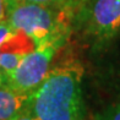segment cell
Listing matches in <instances>:
<instances>
[{
  "mask_svg": "<svg viewBox=\"0 0 120 120\" xmlns=\"http://www.w3.org/2000/svg\"><path fill=\"white\" fill-rule=\"evenodd\" d=\"M27 104L38 120H80V74L72 68L49 71Z\"/></svg>",
  "mask_w": 120,
  "mask_h": 120,
  "instance_id": "6da1fadb",
  "label": "cell"
},
{
  "mask_svg": "<svg viewBox=\"0 0 120 120\" xmlns=\"http://www.w3.org/2000/svg\"><path fill=\"white\" fill-rule=\"evenodd\" d=\"M8 22L23 32L34 42L36 47L54 44L56 34L63 30V16L49 9L45 4L20 0L10 6Z\"/></svg>",
  "mask_w": 120,
  "mask_h": 120,
  "instance_id": "7a4b0ae2",
  "label": "cell"
},
{
  "mask_svg": "<svg viewBox=\"0 0 120 120\" xmlns=\"http://www.w3.org/2000/svg\"><path fill=\"white\" fill-rule=\"evenodd\" d=\"M54 53V44H45L25 54L17 66L5 72V83L19 93L30 96L49 72Z\"/></svg>",
  "mask_w": 120,
  "mask_h": 120,
  "instance_id": "3957f363",
  "label": "cell"
},
{
  "mask_svg": "<svg viewBox=\"0 0 120 120\" xmlns=\"http://www.w3.org/2000/svg\"><path fill=\"white\" fill-rule=\"evenodd\" d=\"M92 23L104 34L120 28V0H96L92 8Z\"/></svg>",
  "mask_w": 120,
  "mask_h": 120,
  "instance_id": "277c9868",
  "label": "cell"
},
{
  "mask_svg": "<svg viewBox=\"0 0 120 120\" xmlns=\"http://www.w3.org/2000/svg\"><path fill=\"white\" fill-rule=\"evenodd\" d=\"M28 96L19 93L5 83L0 85V120H10L23 109Z\"/></svg>",
  "mask_w": 120,
  "mask_h": 120,
  "instance_id": "5b68a950",
  "label": "cell"
},
{
  "mask_svg": "<svg viewBox=\"0 0 120 120\" xmlns=\"http://www.w3.org/2000/svg\"><path fill=\"white\" fill-rule=\"evenodd\" d=\"M14 27L8 22V20H4L0 22V44H3L9 38V36L14 32Z\"/></svg>",
  "mask_w": 120,
  "mask_h": 120,
  "instance_id": "8992f818",
  "label": "cell"
},
{
  "mask_svg": "<svg viewBox=\"0 0 120 120\" xmlns=\"http://www.w3.org/2000/svg\"><path fill=\"white\" fill-rule=\"evenodd\" d=\"M10 120H38V119L34 115H32L28 109H22Z\"/></svg>",
  "mask_w": 120,
  "mask_h": 120,
  "instance_id": "52a82bcc",
  "label": "cell"
},
{
  "mask_svg": "<svg viewBox=\"0 0 120 120\" xmlns=\"http://www.w3.org/2000/svg\"><path fill=\"white\" fill-rule=\"evenodd\" d=\"M6 10H8L6 0H0V22L4 21L6 17Z\"/></svg>",
  "mask_w": 120,
  "mask_h": 120,
  "instance_id": "ba28073f",
  "label": "cell"
},
{
  "mask_svg": "<svg viewBox=\"0 0 120 120\" xmlns=\"http://www.w3.org/2000/svg\"><path fill=\"white\" fill-rule=\"evenodd\" d=\"M22 1H28V3H37V4H45V5H48V4L53 3L54 0H22Z\"/></svg>",
  "mask_w": 120,
  "mask_h": 120,
  "instance_id": "9c48e42d",
  "label": "cell"
},
{
  "mask_svg": "<svg viewBox=\"0 0 120 120\" xmlns=\"http://www.w3.org/2000/svg\"><path fill=\"white\" fill-rule=\"evenodd\" d=\"M112 120H120V108H118L112 115Z\"/></svg>",
  "mask_w": 120,
  "mask_h": 120,
  "instance_id": "30bf717a",
  "label": "cell"
}]
</instances>
